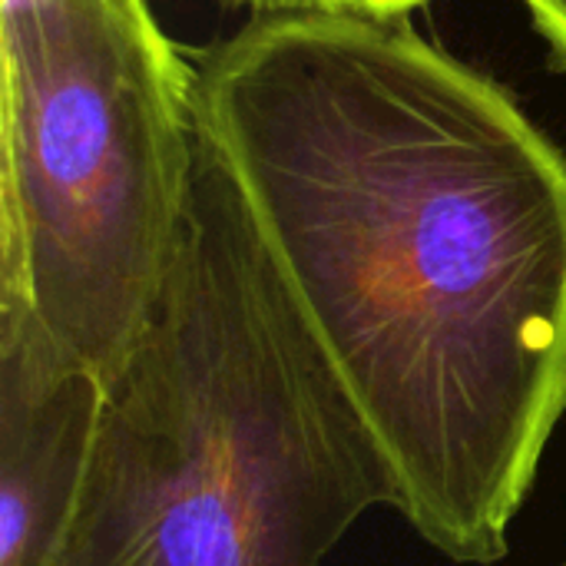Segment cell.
<instances>
[{
	"mask_svg": "<svg viewBox=\"0 0 566 566\" xmlns=\"http://www.w3.org/2000/svg\"><path fill=\"white\" fill-rule=\"evenodd\" d=\"M391 471L196 129L159 305L106 388L70 566H322Z\"/></svg>",
	"mask_w": 566,
	"mask_h": 566,
	"instance_id": "cell-2",
	"label": "cell"
},
{
	"mask_svg": "<svg viewBox=\"0 0 566 566\" xmlns=\"http://www.w3.org/2000/svg\"><path fill=\"white\" fill-rule=\"evenodd\" d=\"M106 391L0 355V566H70Z\"/></svg>",
	"mask_w": 566,
	"mask_h": 566,
	"instance_id": "cell-4",
	"label": "cell"
},
{
	"mask_svg": "<svg viewBox=\"0 0 566 566\" xmlns=\"http://www.w3.org/2000/svg\"><path fill=\"white\" fill-rule=\"evenodd\" d=\"M560 566H566V564H560Z\"/></svg>",
	"mask_w": 566,
	"mask_h": 566,
	"instance_id": "cell-7",
	"label": "cell"
},
{
	"mask_svg": "<svg viewBox=\"0 0 566 566\" xmlns=\"http://www.w3.org/2000/svg\"><path fill=\"white\" fill-rule=\"evenodd\" d=\"M0 355L126 368L196 163L192 60L146 0H0Z\"/></svg>",
	"mask_w": 566,
	"mask_h": 566,
	"instance_id": "cell-3",
	"label": "cell"
},
{
	"mask_svg": "<svg viewBox=\"0 0 566 566\" xmlns=\"http://www.w3.org/2000/svg\"><path fill=\"white\" fill-rule=\"evenodd\" d=\"M255 10L272 7H318V10H352V13H371V17H405L415 7H424L431 0H242Z\"/></svg>",
	"mask_w": 566,
	"mask_h": 566,
	"instance_id": "cell-5",
	"label": "cell"
},
{
	"mask_svg": "<svg viewBox=\"0 0 566 566\" xmlns=\"http://www.w3.org/2000/svg\"><path fill=\"white\" fill-rule=\"evenodd\" d=\"M199 136L448 560L491 566L566 415V156L405 17L255 10L192 60Z\"/></svg>",
	"mask_w": 566,
	"mask_h": 566,
	"instance_id": "cell-1",
	"label": "cell"
},
{
	"mask_svg": "<svg viewBox=\"0 0 566 566\" xmlns=\"http://www.w3.org/2000/svg\"><path fill=\"white\" fill-rule=\"evenodd\" d=\"M537 33L551 43L554 60L566 70V0H524Z\"/></svg>",
	"mask_w": 566,
	"mask_h": 566,
	"instance_id": "cell-6",
	"label": "cell"
}]
</instances>
